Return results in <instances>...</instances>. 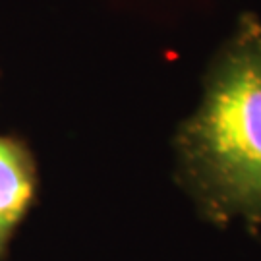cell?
Listing matches in <instances>:
<instances>
[{"mask_svg": "<svg viewBox=\"0 0 261 261\" xmlns=\"http://www.w3.org/2000/svg\"><path fill=\"white\" fill-rule=\"evenodd\" d=\"M184 170L215 213L261 223V25L248 19L211 72L178 140Z\"/></svg>", "mask_w": 261, "mask_h": 261, "instance_id": "cell-1", "label": "cell"}, {"mask_svg": "<svg viewBox=\"0 0 261 261\" xmlns=\"http://www.w3.org/2000/svg\"><path fill=\"white\" fill-rule=\"evenodd\" d=\"M37 170L19 140L0 134V259L35 197Z\"/></svg>", "mask_w": 261, "mask_h": 261, "instance_id": "cell-2", "label": "cell"}]
</instances>
